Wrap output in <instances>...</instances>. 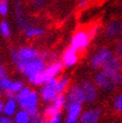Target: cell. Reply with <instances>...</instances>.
I'll return each instance as SVG.
<instances>
[{
    "instance_id": "1",
    "label": "cell",
    "mask_w": 122,
    "mask_h": 123,
    "mask_svg": "<svg viewBox=\"0 0 122 123\" xmlns=\"http://www.w3.org/2000/svg\"><path fill=\"white\" fill-rule=\"evenodd\" d=\"M95 84L102 90L111 91L122 84V72H108L101 70L95 76Z\"/></svg>"
},
{
    "instance_id": "2",
    "label": "cell",
    "mask_w": 122,
    "mask_h": 123,
    "mask_svg": "<svg viewBox=\"0 0 122 123\" xmlns=\"http://www.w3.org/2000/svg\"><path fill=\"white\" fill-rule=\"evenodd\" d=\"M63 67L64 64L62 61H54V62H51L48 66H46L38 74L28 77V80L30 83L35 85H44L49 79L56 77V75L62 71Z\"/></svg>"
},
{
    "instance_id": "3",
    "label": "cell",
    "mask_w": 122,
    "mask_h": 123,
    "mask_svg": "<svg viewBox=\"0 0 122 123\" xmlns=\"http://www.w3.org/2000/svg\"><path fill=\"white\" fill-rule=\"evenodd\" d=\"M41 56V52L36 50L33 47H21L18 50H12L11 58L13 60L15 65L19 62H29L35 58H38Z\"/></svg>"
},
{
    "instance_id": "4",
    "label": "cell",
    "mask_w": 122,
    "mask_h": 123,
    "mask_svg": "<svg viewBox=\"0 0 122 123\" xmlns=\"http://www.w3.org/2000/svg\"><path fill=\"white\" fill-rule=\"evenodd\" d=\"M112 56H113V54L109 48H106V47L100 48L99 50L92 56V58H91L90 65L94 69L102 68L103 65H104Z\"/></svg>"
},
{
    "instance_id": "5",
    "label": "cell",
    "mask_w": 122,
    "mask_h": 123,
    "mask_svg": "<svg viewBox=\"0 0 122 123\" xmlns=\"http://www.w3.org/2000/svg\"><path fill=\"white\" fill-rule=\"evenodd\" d=\"M46 67V63H45V59L42 58L41 56L38 58H35L31 61L26 63L25 67L22 71V73L25 76L30 77L33 76L35 74H38L39 72H41Z\"/></svg>"
},
{
    "instance_id": "6",
    "label": "cell",
    "mask_w": 122,
    "mask_h": 123,
    "mask_svg": "<svg viewBox=\"0 0 122 123\" xmlns=\"http://www.w3.org/2000/svg\"><path fill=\"white\" fill-rule=\"evenodd\" d=\"M91 38L86 30H79L77 31L71 39V45L73 48H75L77 51H82L86 49Z\"/></svg>"
},
{
    "instance_id": "7",
    "label": "cell",
    "mask_w": 122,
    "mask_h": 123,
    "mask_svg": "<svg viewBox=\"0 0 122 123\" xmlns=\"http://www.w3.org/2000/svg\"><path fill=\"white\" fill-rule=\"evenodd\" d=\"M64 106H66V96L62 93V94H59L51 102L50 105L44 109L43 116L45 118H50L54 114L61 112V110L64 108Z\"/></svg>"
},
{
    "instance_id": "8",
    "label": "cell",
    "mask_w": 122,
    "mask_h": 123,
    "mask_svg": "<svg viewBox=\"0 0 122 123\" xmlns=\"http://www.w3.org/2000/svg\"><path fill=\"white\" fill-rule=\"evenodd\" d=\"M80 88L82 89V92L84 94V101L86 103H92L96 100L97 98V89L95 85L89 81V80H84L80 84Z\"/></svg>"
},
{
    "instance_id": "9",
    "label": "cell",
    "mask_w": 122,
    "mask_h": 123,
    "mask_svg": "<svg viewBox=\"0 0 122 123\" xmlns=\"http://www.w3.org/2000/svg\"><path fill=\"white\" fill-rule=\"evenodd\" d=\"M84 101V94L82 92V89L79 85H74L69 89L68 93L66 95V106L70 104L79 103L82 104Z\"/></svg>"
},
{
    "instance_id": "10",
    "label": "cell",
    "mask_w": 122,
    "mask_h": 123,
    "mask_svg": "<svg viewBox=\"0 0 122 123\" xmlns=\"http://www.w3.org/2000/svg\"><path fill=\"white\" fill-rule=\"evenodd\" d=\"M105 37L108 39H115L122 35V22L119 20H114L106 26L104 31Z\"/></svg>"
},
{
    "instance_id": "11",
    "label": "cell",
    "mask_w": 122,
    "mask_h": 123,
    "mask_svg": "<svg viewBox=\"0 0 122 123\" xmlns=\"http://www.w3.org/2000/svg\"><path fill=\"white\" fill-rule=\"evenodd\" d=\"M81 110L82 104L74 103L67 105V117L65 119V123H77Z\"/></svg>"
},
{
    "instance_id": "12",
    "label": "cell",
    "mask_w": 122,
    "mask_h": 123,
    "mask_svg": "<svg viewBox=\"0 0 122 123\" xmlns=\"http://www.w3.org/2000/svg\"><path fill=\"white\" fill-rule=\"evenodd\" d=\"M15 9H16L17 23H18V25H19V27L23 30L24 32H25L27 29H29L30 27H32V25L29 23V21L27 20V18L24 16V13L22 11V7H21L20 0H15Z\"/></svg>"
},
{
    "instance_id": "13",
    "label": "cell",
    "mask_w": 122,
    "mask_h": 123,
    "mask_svg": "<svg viewBox=\"0 0 122 123\" xmlns=\"http://www.w3.org/2000/svg\"><path fill=\"white\" fill-rule=\"evenodd\" d=\"M78 61V51L72 46H69L62 55V62L65 67H71Z\"/></svg>"
},
{
    "instance_id": "14",
    "label": "cell",
    "mask_w": 122,
    "mask_h": 123,
    "mask_svg": "<svg viewBox=\"0 0 122 123\" xmlns=\"http://www.w3.org/2000/svg\"><path fill=\"white\" fill-rule=\"evenodd\" d=\"M101 116V110L99 108L88 109L80 117L81 123H97Z\"/></svg>"
},
{
    "instance_id": "15",
    "label": "cell",
    "mask_w": 122,
    "mask_h": 123,
    "mask_svg": "<svg viewBox=\"0 0 122 123\" xmlns=\"http://www.w3.org/2000/svg\"><path fill=\"white\" fill-rule=\"evenodd\" d=\"M17 102L22 109H25L28 106H34L37 105L38 102V94L35 91H30V93L26 97H22V98H17Z\"/></svg>"
},
{
    "instance_id": "16",
    "label": "cell",
    "mask_w": 122,
    "mask_h": 123,
    "mask_svg": "<svg viewBox=\"0 0 122 123\" xmlns=\"http://www.w3.org/2000/svg\"><path fill=\"white\" fill-rule=\"evenodd\" d=\"M102 70L108 72H122V60L117 56H112L103 65Z\"/></svg>"
},
{
    "instance_id": "17",
    "label": "cell",
    "mask_w": 122,
    "mask_h": 123,
    "mask_svg": "<svg viewBox=\"0 0 122 123\" xmlns=\"http://www.w3.org/2000/svg\"><path fill=\"white\" fill-rule=\"evenodd\" d=\"M40 94H41V97H42V99H43V101H45V102H52L59 95V93L55 89L46 85V84L42 86Z\"/></svg>"
},
{
    "instance_id": "18",
    "label": "cell",
    "mask_w": 122,
    "mask_h": 123,
    "mask_svg": "<svg viewBox=\"0 0 122 123\" xmlns=\"http://www.w3.org/2000/svg\"><path fill=\"white\" fill-rule=\"evenodd\" d=\"M16 99H8L7 102L4 104V109H3V113L7 116H12L15 111H16Z\"/></svg>"
},
{
    "instance_id": "19",
    "label": "cell",
    "mask_w": 122,
    "mask_h": 123,
    "mask_svg": "<svg viewBox=\"0 0 122 123\" xmlns=\"http://www.w3.org/2000/svg\"><path fill=\"white\" fill-rule=\"evenodd\" d=\"M30 119H31V117L26 112V110L22 109L19 112H17L15 116V123H29Z\"/></svg>"
},
{
    "instance_id": "20",
    "label": "cell",
    "mask_w": 122,
    "mask_h": 123,
    "mask_svg": "<svg viewBox=\"0 0 122 123\" xmlns=\"http://www.w3.org/2000/svg\"><path fill=\"white\" fill-rule=\"evenodd\" d=\"M69 86V79L68 77H61L60 79H58V87H57V91L59 94H62L67 90Z\"/></svg>"
},
{
    "instance_id": "21",
    "label": "cell",
    "mask_w": 122,
    "mask_h": 123,
    "mask_svg": "<svg viewBox=\"0 0 122 123\" xmlns=\"http://www.w3.org/2000/svg\"><path fill=\"white\" fill-rule=\"evenodd\" d=\"M24 33H25V35L27 36V37L32 38V37H38V36L43 35L44 34V30L41 29V28H37V27L32 26V27H30L29 29H27Z\"/></svg>"
},
{
    "instance_id": "22",
    "label": "cell",
    "mask_w": 122,
    "mask_h": 123,
    "mask_svg": "<svg viewBox=\"0 0 122 123\" xmlns=\"http://www.w3.org/2000/svg\"><path fill=\"white\" fill-rule=\"evenodd\" d=\"M0 31H1L2 35L4 37L8 38L10 37L11 35V29H10V26H9V23L7 21H2L1 24H0Z\"/></svg>"
},
{
    "instance_id": "23",
    "label": "cell",
    "mask_w": 122,
    "mask_h": 123,
    "mask_svg": "<svg viewBox=\"0 0 122 123\" xmlns=\"http://www.w3.org/2000/svg\"><path fill=\"white\" fill-rule=\"evenodd\" d=\"M24 87L23 86V83L21 81H11V84L9 86L8 90L11 91V92H14V93H18L22 90V88Z\"/></svg>"
},
{
    "instance_id": "24",
    "label": "cell",
    "mask_w": 122,
    "mask_h": 123,
    "mask_svg": "<svg viewBox=\"0 0 122 123\" xmlns=\"http://www.w3.org/2000/svg\"><path fill=\"white\" fill-rule=\"evenodd\" d=\"M8 1L9 0H0V15L5 16L8 12Z\"/></svg>"
},
{
    "instance_id": "25",
    "label": "cell",
    "mask_w": 122,
    "mask_h": 123,
    "mask_svg": "<svg viewBox=\"0 0 122 123\" xmlns=\"http://www.w3.org/2000/svg\"><path fill=\"white\" fill-rule=\"evenodd\" d=\"M114 108L117 112L122 113V93L119 94L114 100Z\"/></svg>"
},
{
    "instance_id": "26",
    "label": "cell",
    "mask_w": 122,
    "mask_h": 123,
    "mask_svg": "<svg viewBox=\"0 0 122 123\" xmlns=\"http://www.w3.org/2000/svg\"><path fill=\"white\" fill-rule=\"evenodd\" d=\"M26 112L30 115V117H33V116L38 114V106L34 105V106H28L27 108H25Z\"/></svg>"
},
{
    "instance_id": "27",
    "label": "cell",
    "mask_w": 122,
    "mask_h": 123,
    "mask_svg": "<svg viewBox=\"0 0 122 123\" xmlns=\"http://www.w3.org/2000/svg\"><path fill=\"white\" fill-rule=\"evenodd\" d=\"M98 29H99V26H98V25H93V26H91V27L87 30V32H88V34H89V36H90L91 39L94 38L95 36H96V34L98 33Z\"/></svg>"
},
{
    "instance_id": "28",
    "label": "cell",
    "mask_w": 122,
    "mask_h": 123,
    "mask_svg": "<svg viewBox=\"0 0 122 123\" xmlns=\"http://www.w3.org/2000/svg\"><path fill=\"white\" fill-rule=\"evenodd\" d=\"M10 84H11V80L9 78L4 77V78L1 79V88L3 90H8Z\"/></svg>"
},
{
    "instance_id": "29",
    "label": "cell",
    "mask_w": 122,
    "mask_h": 123,
    "mask_svg": "<svg viewBox=\"0 0 122 123\" xmlns=\"http://www.w3.org/2000/svg\"><path fill=\"white\" fill-rule=\"evenodd\" d=\"M50 122L51 123H61V121H62V116H61V113H56L54 114L53 116H51V117L49 118Z\"/></svg>"
},
{
    "instance_id": "30",
    "label": "cell",
    "mask_w": 122,
    "mask_h": 123,
    "mask_svg": "<svg viewBox=\"0 0 122 123\" xmlns=\"http://www.w3.org/2000/svg\"><path fill=\"white\" fill-rule=\"evenodd\" d=\"M115 53H116V56L122 60V39L119 40V42L116 45V50H115Z\"/></svg>"
},
{
    "instance_id": "31",
    "label": "cell",
    "mask_w": 122,
    "mask_h": 123,
    "mask_svg": "<svg viewBox=\"0 0 122 123\" xmlns=\"http://www.w3.org/2000/svg\"><path fill=\"white\" fill-rule=\"evenodd\" d=\"M16 93L14 92H11L9 90H4V96L7 98V99H16Z\"/></svg>"
},
{
    "instance_id": "32",
    "label": "cell",
    "mask_w": 122,
    "mask_h": 123,
    "mask_svg": "<svg viewBox=\"0 0 122 123\" xmlns=\"http://www.w3.org/2000/svg\"><path fill=\"white\" fill-rule=\"evenodd\" d=\"M0 123H14V122L10 118V116L4 115V116H0Z\"/></svg>"
},
{
    "instance_id": "33",
    "label": "cell",
    "mask_w": 122,
    "mask_h": 123,
    "mask_svg": "<svg viewBox=\"0 0 122 123\" xmlns=\"http://www.w3.org/2000/svg\"><path fill=\"white\" fill-rule=\"evenodd\" d=\"M45 0H32V3L36 8H41L44 5Z\"/></svg>"
},
{
    "instance_id": "34",
    "label": "cell",
    "mask_w": 122,
    "mask_h": 123,
    "mask_svg": "<svg viewBox=\"0 0 122 123\" xmlns=\"http://www.w3.org/2000/svg\"><path fill=\"white\" fill-rule=\"evenodd\" d=\"M41 121H42L41 116H40L39 114H37V115L33 116V117H31V119H30V122H29V123H41Z\"/></svg>"
},
{
    "instance_id": "35",
    "label": "cell",
    "mask_w": 122,
    "mask_h": 123,
    "mask_svg": "<svg viewBox=\"0 0 122 123\" xmlns=\"http://www.w3.org/2000/svg\"><path fill=\"white\" fill-rule=\"evenodd\" d=\"M57 57H58V54L56 52H53V53H49V56H48V60L50 62H54V61H57Z\"/></svg>"
},
{
    "instance_id": "36",
    "label": "cell",
    "mask_w": 122,
    "mask_h": 123,
    "mask_svg": "<svg viewBox=\"0 0 122 123\" xmlns=\"http://www.w3.org/2000/svg\"><path fill=\"white\" fill-rule=\"evenodd\" d=\"M88 3H89V0H80V2H79V4H78V7L82 9L84 7H86V6L88 5Z\"/></svg>"
},
{
    "instance_id": "37",
    "label": "cell",
    "mask_w": 122,
    "mask_h": 123,
    "mask_svg": "<svg viewBox=\"0 0 122 123\" xmlns=\"http://www.w3.org/2000/svg\"><path fill=\"white\" fill-rule=\"evenodd\" d=\"M4 77H6V71L4 69V67L0 65V79H2Z\"/></svg>"
},
{
    "instance_id": "38",
    "label": "cell",
    "mask_w": 122,
    "mask_h": 123,
    "mask_svg": "<svg viewBox=\"0 0 122 123\" xmlns=\"http://www.w3.org/2000/svg\"><path fill=\"white\" fill-rule=\"evenodd\" d=\"M0 96H1V92H0ZM3 109H4V103L0 99V112H3Z\"/></svg>"
},
{
    "instance_id": "39",
    "label": "cell",
    "mask_w": 122,
    "mask_h": 123,
    "mask_svg": "<svg viewBox=\"0 0 122 123\" xmlns=\"http://www.w3.org/2000/svg\"><path fill=\"white\" fill-rule=\"evenodd\" d=\"M41 123H51V122H50V120L48 118H44V119H42Z\"/></svg>"
},
{
    "instance_id": "40",
    "label": "cell",
    "mask_w": 122,
    "mask_h": 123,
    "mask_svg": "<svg viewBox=\"0 0 122 123\" xmlns=\"http://www.w3.org/2000/svg\"><path fill=\"white\" fill-rule=\"evenodd\" d=\"M0 88H1V79H0Z\"/></svg>"
},
{
    "instance_id": "41",
    "label": "cell",
    "mask_w": 122,
    "mask_h": 123,
    "mask_svg": "<svg viewBox=\"0 0 122 123\" xmlns=\"http://www.w3.org/2000/svg\"><path fill=\"white\" fill-rule=\"evenodd\" d=\"M80 123H81V122H80Z\"/></svg>"
}]
</instances>
